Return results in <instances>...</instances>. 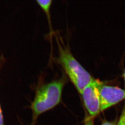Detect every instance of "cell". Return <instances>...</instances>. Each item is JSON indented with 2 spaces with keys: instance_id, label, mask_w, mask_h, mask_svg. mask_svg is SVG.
Here are the masks:
<instances>
[{
  "instance_id": "6da1fadb",
  "label": "cell",
  "mask_w": 125,
  "mask_h": 125,
  "mask_svg": "<svg viewBox=\"0 0 125 125\" xmlns=\"http://www.w3.org/2000/svg\"><path fill=\"white\" fill-rule=\"evenodd\" d=\"M64 82L62 79L54 81L42 86L37 90L31 106L33 120L60 103Z\"/></svg>"
},
{
  "instance_id": "7a4b0ae2",
  "label": "cell",
  "mask_w": 125,
  "mask_h": 125,
  "mask_svg": "<svg viewBox=\"0 0 125 125\" xmlns=\"http://www.w3.org/2000/svg\"><path fill=\"white\" fill-rule=\"evenodd\" d=\"M59 45V62L78 92L81 93L94 79L72 54L70 50Z\"/></svg>"
},
{
  "instance_id": "3957f363",
  "label": "cell",
  "mask_w": 125,
  "mask_h": 125,
  "mask_svg": "<svg viewBox=\"0 0 125 125\" xmlns=\"http://www.w3.org/2000/svg\"><path fill=\"white\" fill-rule=\"evenodd\" d=\"M100 81L94 79L86 86L80 94L82 96L85 108L92 118L98 115L101 111V100L99 86Z\"/></svg>"
},
{
  "instance_id": "277c9868",
  "label": "cell",
  "mask_w": 125,
  "mask_h": 125,
  "mask_svg": "<svg viewBox=\"0 0 125 125\" xmlns=\"http://www.w3.org/2000/svg\"><path fill=\"white\" fill-rule=\"evenodd\" d=\"M99 89L101 112L125 99V89L116 86L107 85L101 81Z\"/></svg>"
},
{
  "instance_id": "5b68a950",
  "label": "cell",
  "mask_w": 125,
  "mask_h": 125,
  "mask_svg": "<svg viewBox=\"0 0 125 125\" xmlns=\"http://www.w3.org/2000/svg\"><path fill=\"white\" fill-rule=\"evenodd\" d=\"M37 2L40 7V8L43 10L45 13L47 15L48 18L50 21V10L52 6V0H37Z\"/></svg>"
},
{
  "instance_id": "8992f818",
  "label": "cell",
  "mask_w": 125,
  "mask_h": 125,
  "mask_svg": "<svg viewBox=\"0 0 125 125\" xmlns=\"http://www.w3.org/2000/svg\"><path fill=\"white\" fill-rule=\"evenodd\" d=\"M117 125H125V103Z\"/></svg>"
},
{
  "instance_id": "52a82bcc",
  "label": "cell",
  "mask_w": 125,
  "mask_h": 125,
  "mask_svg": "<svg viewBox=\"0 0 125 125\" xmlns=\"http://www.w3.org/2000/svg\"><path fill=\"white\" fill-rule=\"evenodd\" d=\"M93 118L90 116L86 118L84 125H94Z\"/></svg>"
},
{
  "instance_id": "ba28073f",
  "label": "cell",
  "mask_w": 125,
  "mask_h": 125,
  "mask_svg": "<svg viewBox=\"0 0 125 125\" xmlns=\"http://www.w3.org/2000/svg\"><path fill=\"white\" fill-rule=\"evenodd\" d=\"M0 125H4L3 116V114L2 113V110L1 109L0 106Z\"/></svg>"
},
{
  "instance_id": "9c48e42d",
  "label": "cell",
  "mask_w": 125,
  "mask_h": 125,
  "mask_svg": "<svg viewBox=\"0 0 125 125\" xmlns=\"http://www.w3.org/2000/svg\"><path fill=\"white\" fill-rule=\"evenodd\" d=\"M102 125H116L115 124L114 122H109V121H106L104 122H103V124Z\"/></svg>"
},
{
  "instance_id": "30bf717a",
  "label": "cell",
  "mask_w": 125,
  "mask_h": 125,
  "mask_svg": "<svg viewBox=\"0 0 125 125\" xmlns=\"http://www.w3.org/2000/svg\"><path fill=\"white\" fill-rule=\"evenodd\" d=\"M123 78H124V80L125 84V67L124 71V72H123Z\"/></svg>"
}]
</instances>
